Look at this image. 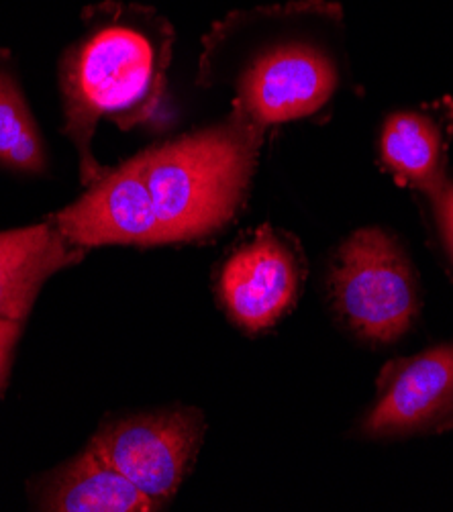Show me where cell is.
<instances>
[{
  "mask_svg": "<svg viewBox=\"0 0 453 512\" xmlns=\"http://www.w3.org/2000/svg\"><path fill=\"white\" fill-rule=\"evenodd\" d=\"M433 204H435V215L437 223L441 229V235L445 239V245L451 253L453 260V182L445 180L433 194Z\"/></svg>",
  "mask_w": 453,
  "mask_h": 512,
  "instance_id": "cell-13",
  "label": "cell"
},
{
  "mask_svg": "<svg viewBox=\"0 0 453 512\" xmlns=\"http://www.w3.org/2000/svg\"><path fill=\"white\" fill-rule=\"evenodd\" d=\"M447 141L449 129L439 115L427 111L396 113L382 131V162L400 184L415 186L431 196L447 180Z\"/></svg>",
  "mask_w": 453,
  "mask_h": 512,
  "instance_id": "cell-11",
  "label": "cell"
},
{
  "mask_svg": "<svg viewBox=\"0 0 453 512\" xmlns=\"http://www.w3.org/2000/svg\"><path fill=\"white\" fill-rule=\"evenodd\" d=\"M203 431L198 411L174 408L109 425L92 445L158 508L184 480Z\"/></svg>",
  "mask_w": 453,
  "mask_h": 512,
  "instance_id": "cell-5",
  "label": "cell"
},
{
  "mask_svg": "<svg viewBox=\"0 0 453 512\" xmlns=\"http://www.w3.org/2000/svg\"><path fill=\"white\" fill-rule=\"evenodd\" d=\"M264 131L233 107L213 127L139 153L166 243L211 235L237 215Z\"/></svg>",
  "mask_w": 453,
  "mask_h": 512,
  "instance_id": "cell-3",
  "label": "cell"
},
{
  "mask_svg": "<svg viewBox=\"0 0 453 512\" xmlns=\"http://www.w3.org/2000/svg\"><path fill=\"white\" fill-rule=\"evenodd\" d=\"M21 335V321H0V384H3L13 349Z\"/></svg>",
  "mask_w": 453,
  "mask_h": 512,
  "instance_id": "cell-14",
  "label": "cell"
},
{
  "mask_svg": "<svg viewBox=\"0 0 453 512\" xmlns=\"http://www.w3.org/2000/svg\"><path fill=\"white\" fill-rule=\"evenodd\" d=\"M54 221L80 249L166 243L139 156L107 170L76 202L54 215Z\"/></svg>",
  "mask_w": 453,
  "mask_h": 512,
  "instance_id": "cell-6",
  "label": "cell"
},
{
  "mask_svg": "<svg viewBox=\"0 0 453 512\" xmlns=\"http://www.w3.org/2000/svg\"><path fill=\"white\" fill-rule=\"evenodd\" d=\"M82 29L60 62L64 135L78 153L80 180L90 186L107 172L92 139L100 121L133 129L156 115L176 41L156 9L105 0L82 11Z\"/></svg>",
  "mask_w": 453,
  "mask_h": 512,
  "instance_id": "cell-2",
  "label": "cell"
},
{
  "mask_svg": "<svg viewBox=\"0 0 453 512\" xmlns=\"http://www.w3.org/2000/svg\"><path fill=\"white\" fill-rule=\"evenodd\" d=\"M341 19L327 0L235 11L207 33L200 72L209 82L225 78L233 107L262 129L313 117L339 86L333 35Z\"/></svg>",
  "mask_w": 453,
  "mask_h": 512,
  "instance_id": "cell-1",
  "label": "cell"
},
{
  "mask_svg": "<svg viewBox=\"0 0 453 512\" xmlns=\"http://www.w3.org/2000/svg\"><path fill=\"white\" fill-rule=\"evenodd\" d=\"M453 429V345L394 360L378 378V400L364 421L372 437Z\"/></svg>",
  "mask_w": 453,
  "mask_h": 512,
  "instance_id": "cell-7",
  "label": "cell"
},
{
  "mask_svg": "<svg viewBox=\"0 0 453 512\" xmlns=\"http://www.w3.org/2000/svg\"><path fill=\"white\" fill-rule=\"evenodd\" d=\"M82 249L58 229L54 217L33 225L29 239L0 260V321H21L49 276L76 264Z\"/></svg>",
  "mask_w": 453,
  "mask_h": 512,
  "instance_id": "cell-10",
  "label": "cell"
},
{
  "mask_svg": "<svg viewBox=\"0 0 453 512\" xmlns=\"http://www.w3.org/2000/svg\"><path fill=\"white\" fill-rule=\"evenodd\" d=\"M302 260L282 233L262 227L225 262L219 294L229 317L247 331L276 325L296 302Z\"/></svg>",
  "mask_w": 453,
  "mask_h": 512,
  "instance_id": "cell-8",
  "label": "cell"
},
{
  "mask_svg": "<svg viewBox=\"0 0 453 512\" xmlns=\"http://www.w3.org/2000/svg\"><path fill=\"white\" fill-rule=\"evenodd\" d=\"M337 313L358 335L388 343L405 333L419 311V292L407 255L380 229L351 235L331 274Z\"/></svg>",
  "mask_w": 453,
  "mask_h": 512,
  "instance_id": "cell-4",
  "label": "cell"
},
{
  "mask_svg": "<svg viewBox=\"0 0 453 512\" xmlns=\"http://www.w3.org/2000/svg\"><path fill=\"white\" fill-rule=\"evenodd\" d=\"M39 506L58 512H147L156 508L94 445L41 486Z\"/></svg>",
  "mask_w": 453,
  "mask_h": 512,
  "instance_id": "cell-9",
  "label": "cell"
},
{
  "mask_svg": "<svg viewBox=\"0 0 453 512\" xmlns=\"http://www.w3.org/2000/svg\"><path fill=\"white\" fill-rule=\"evenodd\" d=\"M31 231H33V225L23 227V229L0 231V260H5L9 253H13L17 247H21L29 239Z\"/></svg>",
  "mask_w": 453,
  "mask_h": 512,
  "instance_id": "cell-15",
  "label": "cell"
},
{
  "mask_svg": "<svg viewBox=\"0 0 453 512\" xmlns=\"http://www.w3.org/2000/svg\"><path fill=\"white\" fill-rule=\"evenodd\" d=\"M49 168L47 149L9 49L0 47V170L41 176Z\"/></svg>",
  "mask_w": 453,
  "mask_h": 512,
  "instance_id": "cell-12",
  "label": "cell"
}]
</instances>
